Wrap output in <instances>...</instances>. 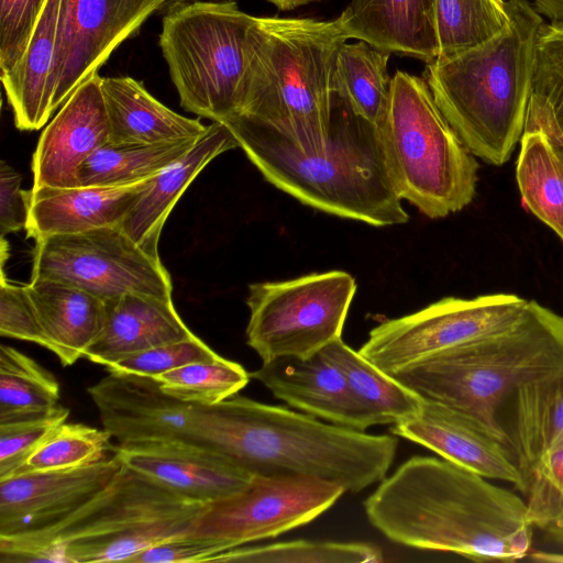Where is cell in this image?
Listing matches in <instances>:
<instances>
[{
    "label": "cell",
    "mask_w": 563,
    "mask_h": 563,
    "mask_svg": "<svg viewBox=\"0 0 563 563\" xmlns=\"http://www.w3.org/2000/svg\"><path fill=\"white\" fill-rule=\"evenodd\" d=\"M69 409L51 411L0 423V481L16 474L29 456L64 422Z\"/></svg>",
    "instance_id": "74e56055"
},
{
    "label": "cell",
    "mask_w": 563,
    "mask_h": 563,
    "mask_svg": "<svg viewBox=\"0 0 563 563\" xmlns=\"http://www.w3.org/2000/svg\"><path fill=\"white\" fill-rule=\"evenodd\" d=\"M526 124L541 129L563 162V130L551 111L540 101L531 97Z\"/></svg>",
    "instance_id": "bcb514c9"
},
{
    "label": "cell",
    "mask_w": 563,
    "mask_h": 563,
    "mask_svg": "<svg viewBox=\"0 0 563 563\" xmlns=\"http://www.w3.org/2000/svg\"><path fill=\"white\" fill-rule=\"evenodd\" d=\"M59 398L51 372L23 352L0 345V423L51 411Z\"/></svg>",
    "instance_id": "836d02e7"
},
{
    "label": "cell",
    "mask_w": 563,
    "mask_h": 563,
    "mask_svg": "<svg viewBox=\"0 0 563 563\" xmlns=\"http://www.w3.org/2000/svg\"><path fill=\"white\" fill-rule=\"evenodd\" d=\"M383 560L382 550L371 543L296 540L242 545L221 553L214 562L374 563Z\"/></svg>",
    "instance_id": "e575fe53"
},
{
    "label": "cell",
    "mask_w": 563,
    "mask_h": 563,
    "mask_svg": "<svg viewBox=\"0 0 563 563\" xmlns=\"http://www.w3.org/2000/svg\"><path fill=\"white\" fill-rule=\"evenodd\" d=\"M100 81L96 74L78 86L43 130L32 157V189L78 187L81 164L109 142Z\"/></svg>",
    "instance_id": "ac0fdd59"
},
{
    "label": "cell",
    "mask_w": 563,
    "mask_h": 563,
    "mask_svg": "<svg viewBox=\"0 0 563 563\" xmlns=\"http://www.w3.org/2000/svg\"><path fill=\"white\" fill-rule=\"evenodd\" d=\"M529 300L516 294L445 297L373 328L358 353L382 372L400 369L437 353L501 330L525 312Z\"/></svg>",
    "instance_id": "8fae6325"
},
{
    "label": "cell",
    "mask_w": 563,
    "mask_h": 563,
    "mask_svg": "<svg viewBox=\"0 0 563 563\" xmlns=\"http://www.w3.org/2000/svg\"><path fill=\"white\" fill-rule=\"evenodd\" d=\"M561 522H563V521H561ZM559 523H560V522H559Z\"/></svg>",
    "instance_id": "f907efd6"
},
{
    "label": "cell",
    "mask_w": 563,
    "mask_h": 563,
    "mask_svg": "<svg viewBox=\"0 0 563 563\" xmlns=\"http://www.w3.org/2000/svg\"><path fill=\"white\" fill-rule=\"evenodd\" d=\"M62 0H47L24 54L1 74L16 129L40 130L52 117Z\"/></svg>",
    "instance_id": "d4e9b609"
},
{
    "label": "cell",
    "mask_w": 563,
    "mask_h": 563,
    "mask_svg": "<svg viewBox=\"0 0 563 563\" xmlns=\"http://www.w3.org/2000/svg\"><path fill=\"white\" fill-rule=\"evenodd\" d=\"M559 372H563V316L529 300L510 325L391 376L426 399L474 417L509 442L500 421L508 398L520 386Z\"/></svg>",
    "instance_id": "8992f818"
},
{
    "label": "cell",
    "mask_w": 563,
    "mask_h": 563,
    "mask_svg": "<svg viewBox=\"0 0 563 563\" xmlns=\"http://www.w3.org/2000/svg\"><path fill=\"white\" fill-rule=\"evenodd\" d=\"M343 373L351 394L371 427L397 424L415 417L424 398L382 372L342 339L321 351Z\"/></svg>",
    "instance_id": "f1b7e54d"
},
{
    "label": "cell",
    "mask_w": 563,
    "mask_h": 563,
    "mask_svg": "<svg viewBox=\"0 0 563 563\" xmlns=\"http://www.w3.org/2000/svg\"><path fill=\"white\" fill-rule=\"evenodd\" d=\"M197 444L254 476L316 477L360 493L384 479L398 440L234 395L196 406Z\"/></svg>",
    "instance_id": "7a4b0ae2"
},
{
    "label": "cell",
    "mask_w": 563,
    "mask_h": 563,
    "mask_svg": "<svg viewBox=\"0 0 563 563\" xmlns=\"http://www.w3.org/2000/svg\"><path fill=\"white\" fill-rule=\"evenodd\" d=\"M390 53L360 41L340 47L332 78L333 93L357 115L377 128L390 99L391 78L387 70Z\"/></svg>",
    "instance_id": "1f68e13d"
},
{
    "label": "cell",
    "mask_w": 563,
    "mask_h": 563,
    "mask_svg": "<svg viewBox=\"0 0 563 563\" xmlns=\"http://www.w3.org/2000/svg\"><path fill=\"white\" fill-rule=\"evenodd\" d=\"M176 0H62L53 112L98 74L113 51Z\"/></svg>",
    "instance_id": "5bb4252c"
},
{
    "label": "cell",
    "mask_w": 563,
    "mask_h": 563,
    "mask_svg": "<svg viewBox=\"0 0 563 563\" xmlns=\"http://www.w3.org/2000/svg\"><path fill=\"white\" fill-rule=\"evenodd\" d=\"M346 40L336 20L254 16L233 115L265 123L301 147H319L328 137L334 65Z\"/></svg>",
    "instance_id": "5b68a950"
},
{
    "label": "cell",
    "mask_w": 563,
    "mask_h": 563,
    "mask_svg": "<svg viewBox=\"0 0 563 563\" xmlns=\"http://www.w3.org/2000/svg\"><path fill=\"white\" fill-rule=\"evenodd\" d=\"M152 178L126 186L31 189L27 236L36 241L120 225Z\"/></svg>",
    "instance_id": "cb8c5ba5"
},
{
    "label": "cell",
    "mask_w": 563,
    "mask_h": 563,
    "mask_svg": "<svg viewBox=\"0 0 563 563\" xmlns=\"http://www.w3.org/2000/svg\"><path fill=\"white\" fill-rule=\"evenodd\" d=\"M562 130H563V128H562Z\"/></svg>",
    "instance_id": "816d5d0a"
},
{
    "label": "cell",
    "mask_w": 563,
    "mask_h": 563,
    "mask_svg": "<svg viewBox=\"0 0 563 563\" xmlns=\"http://www.w3.org/2000/svg\"><path fill=\"white\" fill-rule=\"evenodd\" d=\"M346 493L333 482L305 476H255L252 484L208 504L191 533L224 542L229 549L273 539L303 526Z\"/></svg>",
    "instance_id": "4fadbf2b"
},
{
    "label": "cell",
    "mask_w": 563,
    "mask_h": 563,
    "mask_svg": "<svg viewBox=\"0 0 563 563\" xmlns=\"http://www.w3.org/2000/svg\"><path fill=\"white\" fill-rule=\"evenodd\" d=\"M111 438L103 428L64 422L29 456L15 475L100 462L115 453Z\"/></svg>",
    "instance_id": "8d00e7d4"
},
{
    "label": "cell",
    "mask_w": 563,
    "mask_h": 563,
    "mask_svg": "<svg viewBox=\"0 0 563 563\" xmlns=\"http://www.w3.org/2000/svg\"><path fill=\"white\" fill-rule=\"evenodd\" d=\"M47 0H0V71L11 70L25 52Z\"/></svg>",
    "instance_id": "b9f144b4"
},
{
    "label": "cell",
    "mask_w": 563,
    "mask_h": 563,
    "mask_svg": "<svg viewBox=\"0 0 563 563\" xmlns=\"http://www.w3.org/2000/svg\"><path fill=\"white\" fill-rule=\"evenodd\" d=\"M522 494L534 528L547 531L563 521V443L542 456Z\"/></svg>",
    "instance_id": "f35d334b"
},
{
    "label": "cell",
    "mask_w": 563,
    "mask_h": 563,
    "mask_svg": "<svg viewBox=\"0 0 563 563\" xmlns=\"http://www.w3.org/2000/svg\"><path fill=\"white\" fill-rule=\"evenodd\" d=\"M0 334L29 341L51 351L26 285L15 284L1 273Z\"/></svg>",
    "instance_id": "7bdbcfd3"
},
{
    "label": "cell",
    "mask_w": 563,
    "mask_h": 563,
    "mask_svg": "<svg viewBox=\"0 0 563 563\" xmlns=\"http://www.w3.org/2000/svg\"><path fill=\"white\" fill-rule=\"evenodd\" d=\"M239 147L225 124L212 121L194 146L178 161L154 176L120 223L145 252L158 257L162 229L187 187L217 156Z\"/></svg>",
    "instance_id": "603a6c76"
},
{
    "label": "cell",
    "mask_w": 563,
    "mask_h": 563,
    "mask_svg": "<svg viewBox=\"0 0 563 563\" xmlns=\"http://www.w3.org/2000/svg\"><path fill=\"white\" fill-rule=\"evenodd\" d=\"M263 177L301 203L373 227L409 220L390 179L376 125L334 95L328 137L317 148L296 144L260 121H223Z\"/></svg>",
    "instance_id": "3957f363"
},
{
    "label": "cell",
    "mask_w": 563,
    "mask_h": 563,
    "mask_svg": "<svg viewBox=\"0 0 563 563\" xmlns=\"http://www.w3.org/2000/svg\"><path fill=\"white\" fill-rule=\"evenodd\" d=\"M509 25L485 44L427 64L424 80L475 157L504 165L520 143L532 95L534 47L544 23L527 0H507Z\"/></svg>",
    "instance_id": "277c9868"
},
{
    "label": "cell",
    "mask_w": 563,
    "mask_h": 563,
    "mask_svg": "<svg viewBox=\"0 0 563 563\" xmlns=\"http://www.w3.org/2000/svg\"><path fill=\"white\" fill-rule=\"evenodd\" d=\"M391 432L487 479L525 490V477L510 443L459 409L424 398L420 411L394 424Z\"/></svg>",
    "instance_id": "e0dca14e"
},
{
    "label": "cell",
    "mask_w": 563,
    "mask_h": 563,
    "mask_svg": "<svg viewBox=\"0 0 563 563\" xmlns=\"http://www.w3.org/2000/svg\"><path fill=\"white\" fill-rule=\"evenodd\" d=\"M155 379L162 390L196 406H213L238 395L251 375L239 363L219 356L164 373Z\"/></svg>",
    "instance_id": "d590c367"
},
{
    "label": "cell",
    "mask_w": 563,
    "mask_h": 563,
    "mask_svg": "<svg viewBox=\"0 0 563 563\" xmlns=\"http://www.w3.org/2000/svg\"><path fill=\"white\" fill-rule=\"evenodd\" d=\"M87 393L98 409L102 428L120 445L196 443V405L164 393L153 377L108 372Z\"/></svg>",
    "instance_id": "2e32d148"
},
{
    "label": "cell",
    "mask_w": 563,
    "mask_h": 563,
    "mask_svg": "<svg viewBox=\"0 0 563 563\" xmlns=\"http://www.w3.org/2000/svg\"><path fill=\"white\" fill-rule=\"evenodd\" d=\"M250 375L274 397L306 415L358 431L371 427L343 373L321 351L307 357L283 356L262 362Z\"/></svg>",
    "instance_id": "ffe728a7"
},
{
    "label": "cell",
    "mask_w": 563,
    "mask_h": 563,
    "mask_svg": "<svg viewBox=\"0 0 563 563\" xmlns=\"http://www.w3.org/2000/svg\"><path fill=\"white\" fill-rule=\"evenodd\" d=\"M207 505L123 465L107 487L62 521L0 537V562H130L157 543L191 533Z\"/></svg>",
    "instance_id": "52a82bcc"
},
{
    "label": "cell",
    "mask_w": 563,
    "mask_h": 563,
    "mask_svg": "<svg viewBox=\"0 0 563 563\" xmlns=\"http://www.w3.org/2000/svg\"><path fill=\"white\" fill-rule=\"evenodd\" d=\"M229 547L217 539L186 533L157 543L130 560L133 563L214 562Z\"/></svg>",
    "instance_id": "ee69618b"
},
{
    "label": "cell",
    "mask_w": 563,
    "mask_h": 563,
    "mask_svg": "<svg viewBox=\"0 0 563 563\" xmlns=\"http://www.w3.org/2000/svg\"><path fill=\"white\" fill-rule=\"evenodd\" d=\"M253 19L235 1H180L167 9L159 46L185 110L218 122L235 113Z\"/></svg>",
    "instance_id": "9c48e42d"
},
{
    "label": "cell",
    "mask_w": 563,
    "mask_h": 563,
    "mask_svg": "<svg viewBox=\"0 0 563 563\" xmlns=\"http://www.w3.org/2000/svg\"><path fill=\"white\" fill-rule=\"evenodd\" d=\"M516 161L523 208L563 241V162L547 134L526 124Z\"/></svg>",
    "instance_id": "f546056e"
},
{
    "label": "cell",
    "mask_w": 563,
    "mask_h": 563,
    "mask_svg": "<svg viewBox=\"0 0 563 563\" xmlns=\"http://www.w3.org/2000/svg\"><path fill=\"white\" fill-rule=\"evenodd\" d=\"M489 481L442 457L412 456L364 500L365 515L397 544L518 561L533 540L526 500Z\"/></svg>",
    "instance_id": "6da1fadb"
},
{
    "label": "cell",
    "mask_w": 563,
    "mask_h": 563,
    "mask_svg": "<svg viewBox=\"0 0 563 563\" xmlns=\"http://www.w3.org/2000/svg\"><path fill=\"white\" fill-rule=\"evenodd\" d=\"M500 421L527 483L542 456L563 443V372L520 386Z\"/></svg>",
    "instance_id": "4316f807"
},
{
    "label": "cell",
    "mask_w": 563,
    "mask_h": 563,
    "mask_svg": "<svg viewBox=\"0 0 563 563\" xmlns=\"http://www.w3.org/2000/svg\"><path fill=\"white\" fill-rule=\"evenodd\" d=\"M534 10L550 21V24L563 29V0H533Z\"/></svg>",
    "instance_id": "7dc6e473"
},
{
    "label": "cell",
    "mask_w": 563,
    "mask_h": 563,
    "mask_svg": "<svg viewBox=\"0 0 563 563\" xmlns=\"http://www.w3.org/2000/svg\"><path fill=\"white\" fill-rule=\"evenodd\" d=\"M104 303V327L84 356L95 364L108 366L128 355L195 336L172 299L126 292Z\"/></svg>",
    "instance_id": "7402d4cb"
},
{
    "label": "cell",
    "mask_w": 563,
    "mask_h": 563,
    "mask_svg": "<svg viewBox=\"0 0 563 563\" xmlns=\"http://www.w3.org/2000/svg\"><path fill=\"white\" fill-rule=\"evenodd\" d=\"M115 453L130 470L205 504L247 488L255 477L216 451L196 443L118 444Z\"/></svg>",
    "instance_id": "d6986e66"
},
{
    "label": "cell",
    "mask_w": 563,
    "mask_h": 563,
    "mask_svg": "<svg viewBox=\"0 0 563 563\" xmlns=\"http://www.w3.org/2000/svg\"><path fill=\"white\" fill-rule=\"evenodd\" d=\"M197 335L128 355L106 366L108 372L157 377L181 366L219 357Z\"/></svg>",
    "instance_id": "60d3db41"
},
{
    "label": "cell",
    "mask_w": 563,
    "mask_h": 563,
    "mask_svg": "<svg viewBox=\"0 0 563 563\" xmlns=\"http://www.w3.org/2000/svg\"><path fill=\"white\" fill-rule=\"evenodd\" d=\"M32 278H48L106 300L126 292L172 299L170 275L161 258L139 246L120 225L35 241Z\"/></svg>",
    "instance_id": "7c38bea8"
},
{
    "label": "cell",
    "mask_w": 563,
    "mask_h": 563,
    "mask_svg": "<svg viewBox=\"0 0 563 563\" xmlns=\"http://www.w3.org/2000/svg\"><path fill=\"white\" fill-rule=\"evenodd\" d=\"M506 0H434L439 45L444 60L485 44L509 25Z\"/></svg>",
    "instance_id": "d6a6232c"
},
{
    "label": "cell",
    "mask_w": 563,
    "mask_h": 563,
    "mask_svg": "<svg viewBox=\"0 0 563 563\" xmlns=\"http://www.w3.org/2000/svg\"><path fill=\"white\" fill-rule=\"evenodd\" d=\"M109 142L161 143L198 137L207 126L155 99L141 81L129 76L101 77Z\"/></svg>",
    "instance_id": "83f0119b"
},
{
    "label": "cell",
    "mask_w": 563,
    "mask_h": 563,
    "mask_svg": "<svg viewBox=\"0 0 563 563\" xmlns=\"http://www.w3.org/2000/svg\"><path fill=\"white\" fill-rule=\"evenodd\" d=\"M377 129L401 200L430 219L448 217L472 202L479 165L437 106L424 78L395 73Z\"/></svg>",
    "instance_id": "ba28073f"
},
{
    "label": "cell",
    "mask_w": 563,
    "mask_h": 563,
    "mask_svg": "<svg viewBox=\"0 0 563 563\" xmlns=\"http://www.w3.org/2000/svg\"><path fill=\"white\" fill-rule=\"evenodd\" d=\"M177 2H180V1H188V0H176ZM216 1H235V0H216Z\"/></svg>",
    "instance_id": "681fc988"
},
{
    "label": "cell",
    "mask_w": 563,
    "mask_h": 563,
    "mask_svg": "<svg viewBox=\"0 0 563 563\" xmlns=\"http://www.w3.org/2000/svg\"><path fill=\"white\" fill-rule=\"evenodd\" d=\"M335 20L347 40L427 64L438 58L434 0H351Z\"/></svg>",
    "instance_id": "44dd1931"
},
{
    "label": "cell",
    "mask_w": 563,
    "mask_h": 563,
    "mask_svg": "<svg viewBox=\"0 0 563 563\" xmlns=\"http://www.w3.org/2000/svg\"><path fill=\"white\" fill-rule=\"evenodd\" d=\"M21 175L4 161L0 162V233L4 238L26 229L32 190L21 188Z\"/></svg>",
    "instance_id": "f6af8a7d"
},
{
    "label": "cell",
    "mask_w": 563,
    "mask_h": 563,
    "mask_svg": "<svg viewBox=\"0 0 563 563\" xmlns=\"http://www.w3.org/2000/svg\"><path fill=\"white\" fill-rule=\"evenodd\" d=\"M122 466L114 453L86 466L0 481V537L33 533L62 521L107 487Z\"/></svg>",
    "instance_id": "9a60e30c"
},
{
    "label": "cell",
    "mask_w": 563,
    "mask_h": 563,
    "mask_svg": "<svg viewBox=\"0 0 563 563\" xmlns=\"http://www.w3.org/2000/svg\"><path fill=\"white\" fill-rule=\"evenodd\" d=\"M272 2L274 5H276L279 10L286 11V10H292L300 5L313 2V1H320V0H267Z\"/></svg>",
    "instance_id": "c3c4849f"
},
{
    "label": "cell",
    "mask_w": 563,
    "mask_h": 563,
    "mask_svg": "<svg viewBox=\"0 0 563 563\" xmlns=\"http://www.w3.org/2000/svg\"><path fill=\"white\" fill-rule=\"evenodd\" d=\"M531 97L563 128V29L543 23L534 47Z\"/></svg>",
    "instance_id": "ab89813d"
},
{
    "label": "cell",
    "mask_w": 563,
    "mask_h": 563,
    "mask_svg": "<svg viewBox=\"0 0 563 563\" xmlns=\"http://www.w3.org/2000/svg\"><path fill=\"white\" fill-rule=\"evenodd\" d=\"M355 292L354 277L343 271L251 284L246 343L262 362L313 355L341 339Z\"/></svg>",
    "instance_id": "30bf717a"
},
{
    "label": "cell",
    "mask_w": 563,
    "mask_h": 563,
    "mask_svg": "<svg viewBox=\"0 0 563 563\" xmlns=\"http://www.w3.org/2000/svg\"><path fill=\"white\" fill-rule=\"evenodd\" d=\"M26 288L51 352L64 366L84 357L104 327V300L76 286L48 278H31Z\"/></svg>",
    "instance_id": "484cf974"
},
{
    "label": "cell",
    "mask_w": 563,
    "mask_h": 563,
    "mask_svg": "<svg viewBox=\"0 0 563 563\" xmlns=\"http://www.w3.org/2000/svg\"><path fill=\"white\" fill-rule=\"evenodd\" d=\"M198 137L152 144L108 142L81 164L77 186H126L152 178L183 157Z\"/></svg>",
    "instance_id": "4dcf8cb0"
}]
</instances>
